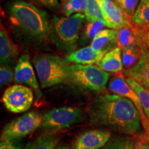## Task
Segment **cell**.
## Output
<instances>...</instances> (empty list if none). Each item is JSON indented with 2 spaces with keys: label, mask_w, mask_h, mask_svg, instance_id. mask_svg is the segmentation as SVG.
<instances>
[{
  "label": "cell",
  "mask_w": 149,
  "mask_h": 149,
  "mask_svg": "<svg viewBox=\"0 0 149 149\" xmlns=\"http://www.w3.org/2000/svg\"><path fill=\"white\" fill-rule=\"evenodd\" d=\"M89 115L93 124L119 133L130 135L142 133L138 110L131 100L120 95L107 93L97 97L91 104Z\"/></svg>",
  "instance_id": "1"
},
{
  "label": "cell",
  "mask_w": 149,
  "mask_h": 149,
  "mask_svg": "<svg viewBox=\"0 0 149 149\" xmlns=\"http://www.w3.org/2000/svg\"><path fill=\"white\" fill-rule=\"evenodd\" d=\"M6 8L11 26L26 40L42 44L51 39V20L45 11L23 0H13Z\"/></svg>",
  "instance_id": "2"
},
{
  "label": "cell",
  "mask_w": 149,
  "mask_h": 149,
  "mask_svg": "<svg viewBox=\"0 0 149 149\" xmlns=\"http://www.w3.org/2000/svg\"><path fill=\"white\" fill-rule=\"evenodd\" d=\"M86 18L84 14L70 17L54 16L51 20V39L61 51L70 53L75 51L80 30Z\"/></svg>",
  "instance_id": "3"
},
{
  "label": "cell",
  "mask_w": 149,
  "mask_h": 149,
  "mask_svg": "<svg viewBox=\"0 0 149 149\" xmlns=\"http://www.w3.org/2000/svg\"><path fill=\"white\" fill-rule=\"evenodd\" d=\"M66 59L48 53L35 55L33 64L42 88L68 84L69 64Z\"/></svg>",
  "instance_id": "4"
},
{
  "label": "cell",
  "mask_w": 149,
  "mask_h": 149,
  "mask_svg": "<svg viewBox=\"0 0 149 149\" xmlns=\"http://www.w3.org/2000/svg\"><path fill=\"white\" fill-rule=\"evenodd\" d=\"M68 72V84L96 93L105 91L110 78L109 72L94 65H69Z\"/></svg>",
  "instance_id": "5"
},
{
  "label": "cell",
  "mask_w": 149,
  "mask_h": 149,
  "mask_svg": "<svg viewBox=\"0 0 149 149\" xmlns=\"http://www.w3.org/2000/svg\"><path fill=\"white\" fill-rule=\"evenodd\" d=\"M44 120V115L38 112L31 111L8 122L3 127L1 140L6 139H21L27 137L39 127Z\"/></svg>",
  "instance_id": "6"
},
{
  "label": "cell",
  "mask_w": 149,
  "mask_h": 149,
  "mask_svg": "<svg viewBox=\"0 0 149 149\" xmlns=\"http://www.w3.org/2000/svg\"><path fill=\"white\" fill-rule=\"evenodd\" d=\"M83 114L77 107H61L52 109L44 115L41 127L51 130H59L68 128L81 122Z\"/></svg>",
  "instance_id": "7"
},
{
  "label": "cell",
  "mask_w": 149,
  "mask_h": 149,
  "mask_svg": "<svg viewBox=\"0 0 149 149\" xmlns=\"http://www.w3.org/2000/svg\"><path fill=\"white\" fill-rule=\"evenodd\" d=\"M33 89L26 86L15 84L8 87L3 93L2 102L11 113H20L29 111L33 102Z\"/></svg>",
  "instance_id": "8"
},
{
  "label": "cell",
  "mask_w": 149,
  "mask_h": 149,
  "mask_svg": "<svg viewBox=\"0 0 149 149\" xmlns=\"http://www.w3.org/2000/svg\"><path fill=\"white\" fill-rule=\"evenodd\" d=\"M109 89L111 92L126 97L133 102L136 108L138 110L139 114H140L141 124H142L144 131L146 132L147 130H148L149 120L147 118L144 109H143L140 98H139L137 93L127 83L126 79L124 77V74H117L116 76L113 77V79L111 80L109 84Z\"/></svg>",
  "instance_id": "9"
},
{
  "label": "cell",
  "mask_w": 149,
  "mask_h": 149,
  "mask_svg": "<svg viewBox=\"0 0 149 149\" xmlns=\"http://www.w3.org/2000/svg\"><path fill=\"white\" fill-rule=\"evenodd\" d=\"M14 81L29 86L36 93L37 98L42 97V93L35 75L34 68L30 60L29 55L23 54L18 59L15 68Z\"/></svg>",
  "instance_id": "10"
},
{
  "label": "cell",
  "mask_w": 149,
  "mask_h": 149,
  "mask_svg": "<svg viewBox=\"0 0 149 149\" xmlns=\"http://www.w3.org/2000/svg\"><path fill=\"white\" fill-rule=\"evenodd\" d=\"M101 6L103 19L106 26L117 30L133 23L132 18L128 17L113 0H99Z\"/></svg>",
  "instance_id": "11"
},
{
  "label": "cell",
  "mask_w": 149,
  "mask_h": 149,
  "mask_svg": "<svg viewBox=\"0 0 149 149\" xmlns=\"http://www.w3.org/2000/svg\"><path fill=\"white\" fill-rule=\"evenodd\" d=\"M111 137V133L107 130H91L81 134L74 147H86L94 149H100L104 147Z\"/></svg>",
  "instance_id": "12"
},
{
  "label": "cell",
  "mask_w": 149,
  "mask_h": 149,
  "mask_svg": "<svg viewBox=\"0 0 149 149\" xmlns=\"http://www.w3.org/2000/svg\"><path fill=\"white\" fill-rule=\"evenodd\" d=\"M19 48L13 42L4 28L0 30V62L1 66H13L19 55Z\"/></svg>",
  "instance_id": "13"
},
{
  "label": "cell",
  "mask_w": 149,
  "mask_h": 149,
  "mask_svg": "<svg viewBox=\"0 0 149 149\" xmlns=\"http://www.w3.org/2000/svg\"><path fill=\"white\" fill-rule=\"evenodd\" d=\"M107 53V51H95L88 46L68 53L66 59L68 62L76 64L97 65Z\"/></svg>",
  "instance_id": "14"
},
{
  "label": "cell",
  "mask_w": 149,
  "mask_h": 149,
  "mask_svg": "<svg viewBox=\"0 0 149 149\" xmlns=\"http://www.w3.org/2000/svg\"><path fill=\"white\" fill-rule=\"evenodd\" d=\"M140 46L141 53L139 60L133 67L124 70L122 73L124 76L135 80L143 79L149 82V51L142 44Z\"/></svg>",
  "instance_id": "15"
},
{
  "label": "cell",
  "mask_w": 149,
  "mask_h": 149,
  "mask_svg": "<svg viewBox=\"0 0 149 149\" xmlns=\"http://www.w3.org/2000/svg\"><path fill=\"white\" fill-rule=\"evenodd\" d=\"M117 30L104 29L91 41V46L98 51L109 52L117 47Z\"/></svg>",
  "instance_id": "16"
},
{
  "label": "cell",
  "mask_w": 149,
  "mask_h": 149,
  "mask_svg": "<svg viewBox=\"0 0 149 149\" xmlns=\"http://www.w3.org/2000/svg\"><path fill=\"white\" fill-rule=\"evenodd\" d=\"M97 65L106 72H120L124 68L121 48L117 46L108 52Z\"/></svg>",
  "instance_id": "17"
},
{
  "label": "cell",
  "mask_w": 149,
  "mask_h": 149,
  "mask_svg": "<svg viewBox=\"0 0 149 149\" xmlns=\"http://www.w3.org/2000/svg\"><path fill=\"white\" fill-rule=\"evenodd\" d=\"M117 46L122 50L140 45L137 28L132 23L127 26L117 29Z\"/></svg>",
  "instance_id": "18"
},
{
  "label": "cell",
  "mask_w": 149,
  "mask_h": 149,
  "mask_svg": "<svg viewBox=\"0 0 149 149\" xmlns=\"http://www.w3.org/2000/svg\"><path fill=\"white\" fill-rule=\"evenodd\" d=\"M132 22L140 31H149V0H140Z\"/></svg>",
  "instance_id": "19"
},
{
  "label": "cell",
  "mask_w": 149,
  "mask_h": 149,
  "mask_svg": "<svg viewBox=\"0 0 149 149\" xmlns=\"http://www.w3.org/2000/svg\"><path fill=\"white\" fill-rule=\"evenodd\" d=\"M106 26L104 19H97L95 21L88 22L80 37L79 44L81 46L86 45L93 40L94 37L104 29Z\"/></svg>",
  "instance_id": "20"
},
{
  "label": "cell",
  "mask_w": 149,
  "mask_h": 149,
  "mask_svg": "<svg viewBox=\"0 0 149 149\" xmlns=\"http://www.w3.org/2000/svg\"><path fill=\"white\" fill-rule=\"evenodd\" d=\"M58 142L57 136L48 133L30 141L24 149H55Z\"/></svg>",
  "instance_id": "21"
},
{
  "label": "cell",
  "mask_w": 149,
  "mask_h": 149,
  "mask_svg": "<svg viewBox=\"0 0 149 149\" xmlns=\"http://www.w3.org/2000/svg\"><path fill=\"white\" fill-rule=\"evenodd\" d=\"M127 83L129 84L132 88L137 93L140 98L141 105L143 109L146 114L147 118L149 120V93L141 86L139 82L133 79V78L128 77L126 79Z\"/></svg>",
  "instance_id": "22"
},
{
  "label": "cell",
  "mask_w": 149,
  "mask_h": 149,
  "mask_svg": "<svg viewBox=\"0 0 149 149\" xmlns=\"http://www.w3.org/2000/svg\"><path fill=\"white\" fill-rule=\"evenodd\" d=\"M104 149H135V141L129 137L115 136L111 137Z\"/></svg>",
  "instance_id": "23"
},
{
  "label": "cell",
  "mask_w": 149,
  "mask_h": 149,
  "mask_svg": "<svg viewBox=\"0 0 149 149\" xmlns=\"http://www.w3.org/2000/svg\"><path fill=\"white\" fill-rule=\"evenodd\" d=\"M141 53L140 45L122 50L123 65L126 69L131 68L139 60Z\"/></svg>",
  "instance_id": "24"
},
{
  "label": "cell",
  "mask_w": 149,
  "mask_h": 149,
  "mask_svg": "<svg viewBox=\"0 0 149 149\" xmlns=\"http://www.w3.org/2000/svg\"><path fill=\"white\" fill-rule=\"evenodd\" d=\"M86 8V0H68L63 4L62 11L65 16L70 17L76 13H85Z\"/></svg>",
  "instance_id": "25"
},
{
  "label": "cell",
  "mask_w": 149,
  "mask_h": 149,
  "mask_svg": "<svg viewBox=\"0 0 149 149\" xmlns=\"http://www.w3.org/2000/svg\"><path fill=\"white\" fill-rule=\"evenodd\" d=\"M87 8L85 16L87 22H93L97 19H103L101 6L99 0H86Z\"/></svg>",
  "instance_id": "26"
},
{
  "label": "cell",
  "mask_w": 149,
  "mask_h": 149,
  "mask_svg": "<svg viewBox=\"0 0 149 149\" xmlns=\"http://www.w3.org/2000/svg\"><path fill=\"white\" fill-rule=\"evenodd\" d=\"M122 9L123 12L129 17L132 18L139 5V0H113Z\"/></svg>",
  "instance_id": "27"
},
{
  "label": "cell",
  "mask_w": 149,
  "mask_h": 149,
  "mask_svg": "<svg viewBox=\"0 0 149 149\" xmlns=\"http://www.w3.org/2000/svg\"><path fill=\"white\" fill-rule=\"evenodd\" d=\"M15 71L10 66H1L0 68V85L5 86L14 80Z\"/></svg>",
  "instance_id": "28"
},
{
  "label": "cell",
  "mask_w": 149,
  "mask_h": 149,
  "mask_svg": "<svg viewBox=\"0 0 149 149\" xmlns=\"http://www.w3.org/2000/svg\"><path fill=\"white\" fill-rule=\"evenodd\" d=\"M0 149H23V143L21 139H3L0 143Z\"/></svg>",
  "instance_id": "29"
},
{
  "label": "cell",
  "mask_w": 149,
  "mask_h": 149,
  "mask_svg": "<svg viewBox=\"0 0 149 149\" xmlns=\"http://www.w3.org/2000/svg\"><path fill=\"white\" fill-rule=\"evenodd\" d=\"M33 1L50 9H57L59 6L58 0H33Z\"/></svg>",
  "instance_id": "30"
},
{
  "label": "cell",
  "mask_w": 149,
  "mask_h": 149,
  "mask_svg": "<svg viewBox=\"0 0 149 149\" xmlns=\"http://www.w3.org/2000/svg\"><path fill=\"white\" fill-rule=\"evenodd\" d=\"M138 30V36L139 44H142L149 49V31H144Z\"/></svg>",
  "instance_id": "31"
},
{
  "label": "cell",
  "mask_w": 149,
  "mask_h": 149,
  "mask_svg": "<svg viewBox=\"0 0 149 149\" xmlns=\"http://www.w3.org/2000/svg\"><path fill=\"white\" fill-rule=\"evenodd\" d=\"M135 149H149V142L142 137L135 140Z\"/></svg>",
  "instance_id": "32"
},
{
  "label": "cell",
  "mask_w": 149,
  "mask_h": 149,
  "mask_svg": "<svg viewBox=\"0 0 149 149\" xmlns=\"http://www.w3.org/2000/svg\"><path fill=\"white\" fill-rule=\"evenodd\" d=\"M135 81H137V82L140 84L149 93V82L148 81H146V80L143 79H138L135 80Z\"/></svg>",
  "instance_id": "33"
},
{
  "label": "cell",
  "mask_w": 149,
  "mask_h": 149,
  "mask_svg": "<svg viewBox=\"0 0 149 149\" xmlns=\"http://www.w3.org/2000/svg\"><path fill=\"white\" fill-rule=\"evenodd\" d=\"M55 149H70V148L68 146H66V145L61 144V145H57V146L55 148Z\"/></svg>",
  "instance_id": "34"
},
{
  "label": "cell",
  "mask_w": 149,
  "mask_h": 149,
  "mask_svg": "<svg viewBox=\"0 0 149 149\" xmlns=\"http://www.w3.org/2000/svg\"><path fill=\"white\" fill-rule=\"evenodd\" d=\"M141 137H142V138H144L145 140H146L147 141H148L149 142V130H147L146 132H145L144 134L143 135V136Z\"/></svg>",
  "instance_id": "35"
},
{
  "label": "cell",
  "mask_w": 149,
  "mask_h": 149,
  "mask_svg": "<svg viewBox=\"0 0 149 149\" xmlns=\"http://www.w3.org/2000/svg\"><path fill=\"white\" fill-rule=\"evenodd\" d=\"M74 149H94V148H86V147H74Z\"/></svg>",
  "instance_id": "36"
},
{
  "label": "cell",
  "mask_w": 149,
  "mask_h": 149,
  "mask_svg": "<svg viewBox=\"0 0 149 149\" xmlns=\"http://www.w3.org/2000/svg\"><path fill=\"white\" fill-rule=\"evenodd\" d=\"M60 1H61V2H65V1H68V0H60Z\"/></svg>",
  "instance_id": "37"
}]
</instances>
